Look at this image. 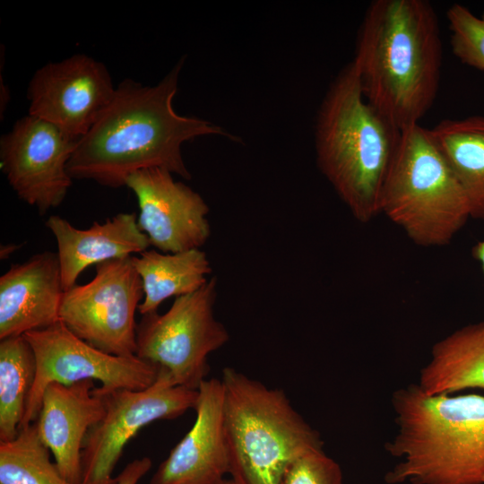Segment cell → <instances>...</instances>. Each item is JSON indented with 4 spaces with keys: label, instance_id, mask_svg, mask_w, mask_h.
<instances>
[{
    "label": "cell",
    "instance_id": "cell-15",
    "mask_svg": "<svg viewBox=\"0 0 484 484\" xmlns=\"http://www.w3.org/2000/svg\"><path fill=\"white\" fill-rule=\"evenodd\" d=\"M105 400L94 381L52 383L44 391L35 421L39 436L63 476L82 484V451L89 429L104 415Z\"/></svg>",
    "mask_w": 484,
    "mask_h": 484
},
{
    "label": "cell",
    "instance_id": "cell-25",
    "mask_svg": "<svg viewBox=\"0 0 484 484\" xmlns=\"http://www.w3.org/2000/svg\"><path fill=\"white\" fill-rule=\"evenodd\" d=\"M151 460L149 457L137 458L130 462L116 476L117 484H138L142 478L151 470Z\"/></svg>",
    "mask_w": 484,
    "mask_h": 484
},
{
    "label": "cell",
    "instance_id": "cell-6",
    "mask_svg": "<svg viewBox=\"0 0 484 484\" xmlns=\"http://www.w3.org/2000/svg\"><path fill=\"white\" fill-rule=\"evenodd\" d=\"M379 212L416 245L449 244L471 218L467 197L430 130H402L379 199Z\"/></svg>",
    "mask_w": 484,
    "mask_h": 484
},
{
    "label": "cell",
    "instance_id": "cell-14",
    "mask_svg": "<svg viewBox=\"0 0 484 484\" xmlns=\"http://www.w3.org/2000/svg\"><path fill=\"white\" fill-rule=\"evenodd\" d=\"M195 420L190 430L160 464L150 484H225L229 460L223 424L221 379L199 386Z\"/></svg>",
    "mask_w": 484,
    "mask_h": 484
},
{
    "label": "cell",
    "instance_id": "cell-17",
    "mask_svg": "<svg viewBox=\"0 0 484 484\" xmlns=\"http://www.w3.org/2000/svg\"><path fill=\"white\" fill-rule=\"evenodd\" d=\"M46 226L56 240L65 290L76 284L88 266L140 255L151 246L132 212L117 213L104 223L95 221L87 229H79L57 215L49 216Z\"/></svg>",
    "mask_w": 484,
    "mask_h": 484
},
{
    "label": "cell",
    "instance_id": "cell-9",
    "mask_svg": "<svg viewBox=\"0 0 484 484\" xmlns=\"http://www.w3.org/2000/svg\"><path fill=\"white\" fill-rule=\"evenodd\" d=\"M103 417L88 431L82 451V484H117L115 467L125 446L145 426L173 419L194 409L198 390L177 385L160 369L142 390H106Z\"/></svg>",
    "mask_w": 484,
    "mask_h": 484
},
{
    "label": "cell",
    "instance_id": "cell-8",
    "mask_svg": "<svg viewBox=\"0 0 484 484\" xmlns=\"http://www.w3.org/2000/svg\"><path fill=\"white\" fill-rule=\"evenodd\" d=\"M144 297L133 255L96 264L93 279L65 290L60 322L75 336L106 353L136 354L135 312Z\"/></svg>",
    "mask_w": 484,
    "mask_h": 484
},
{
    "label": "cell",
    "instance_id": "cell-27",
    "mask_svg": "<svg viewBox=\"0 0 484 484\" xmlns=\"http://www.w3.org/2000/svg\"><path fill=\"white\" fill-rule=\"evenodd\" d=\"M225 484H235L234 481L230 479L225 482Z\"/></svg>",
    "mask_w": 484,
    "mask_h": 484
},
{
    "label": "cell",
    "instance_id": "cell-21",
    "mask_svg": "<svg viewBox=\"0 0 484 484\" xmlns=\"http://www.w3.org/2000/svg\"><path fill=\"white\" fill-rule=\"evenodd\" d=\"M36 370L33 349L23 335L0 340V442L18 436Z\"/></svg>",
    "mask_w": 484,
    "mask_h": 484
},
{
    "label": "cell",
    "instance_id": "cell-13",
    "mask_svg": "<svg viewBox=\"0 0 484 484\" xmlns=\"http://www.w3.org/2000/svg\"><path fill=\"white\" fill-rule=\"evenodd\" d=\"M173 174L151 168L131 174L125 186L135 194L140 229L151 246L163 253L200 248L211 230L209 207L191 187L176 181Z\"/></svg>",
    "mask_w": 484,
    "mask_h": 484
},
{
    "label": "cell",
    "instance_id": "cell-16",
    "mask_svg": "<svg viewBox=\"0 0 484 484\" xmlns=\"http://www.w3.org/2000/svg\"><path fill=\"white\" fill-rule=\"evenodd\" d=\"M64 292L56 253L46 251L11 265L0 277V340L60 322Z\"/></svg>",
    "mask_w": 484,
    "mask_h": 484
},
{
    "label": "cell",
    "instance_id": "cell-22",
    "mask_svg": "<svg viewBox=\"0 0 484 484\" xmlns=\"http://www.w3.org/2000/svg\"><path fill=\"white\" fill-rule=\"evenodd\" d=\"M0 484H73L50 459L36 423L22 427L18 436L0 442Z\"/></svg>",
    "mask_w": 484,
    "mask_h": 484
},
{
    "label": "cell",
    "instance_id": "cell-19",
    "mask_svg": "<svg viewBox=\"0 0 484 484\" xmlns=\"http://www.w3.org/2000/svg\"><path fill=\"white\" fill-rule=\"evenodd\" d=\"M133 264L143 281L144 297L138 307L142 315L156 312L170 297L196 291L212 272L207 255L199 248L166 254L146 250L133 256Z\"/></svg>",
    "mask_w": 484,
    "mask_h": 484
},
{
    "label": "cell",
    "instance_id": "cell-26",
    "mask_svg": "<svg viewBox=\"0 0 484 484\" xmlns=\"http://www.w3.org/2000/svg\"><path fill=\"white\" fill-rule=\"evenodd\" d=\"M471 255L480 263L484 274V238L473 246Z\"/></svg>",
    "mask_w": 484,
    "mask_h": 484
},
{
    "label": "cell",
    "instance_id": "cell-18",
    "mask_svg": "<svg viewBox=\"0 0 484 484\" xmlns=\"http://www.w3.org/2000/svg\"><path fill=\"white\" fill-rule=\"evenodd\" d=\"M418 385L429 395L484 391V321L457 329L436 341L419 372Z\"/></svg>",
    "mask_w": 484,
    "mask_h": 484
},
{
    "label": "cell",
    "instance_id": "cell-2",
    "mask_svg": "<svg viewBox=\"0 0 484 484\" xmlns=\"http://www.w3.org/2000/svg\"><path fill=\"white\" fill-rule=\"evenodd\" d=\"M439 25L427 0H375L360 23L351 62L362 92L400 130L419 124L436 99Z\"/></svg>",
    "mask_w": 484,
    "mask_h": 484
},
{
    "label": "cell",
    "instance_id": "cell-3",
    "mask_svg": "<svg viewBox=\"0 0 484 484\" xmlns=\"http://www.w3.org/2000/svg\"><path fill=\"white\" fill-rule=\"evenodd\" d=\"M391 403L397 431L385 447L399 462L387 484H484L483 395H429L411 384Z\"/></svg>",
    "mask_w": 484,
    "mask_h": 484
},
{
    "label": "cell",
    "instance_id": "cell-24",
    "mask_svg": "<svg viewBox=\"0 0 484 484\" xmlns=\"http://www.w3.org/2000/svg\"><path fill=\"white\" fill-rule=\"evenodd\" d=\"M281 484H342V471L324 450L313 451L290 466Z\"/></svg>",
    "mask_w": 484,
    "mask_h": 484
},
{
    "label": "cell",
    "instance_id": "cell-11",
    "mask_svg": "<svg viewBox=\"0 0 484 484\" xmlns=\"http://www.w3.org/2000/svg\"><path fill=\"white\" fill-rule=\"evenodd\" d=\"M77 143L54 125L30 114L1 137V169L17 196L39 214L65 200L73 182L67 165Z\"/></svg>",
    "mask_w": 484,
    "mask_h": 484
},
{
    "label": "cell",
    "instance_id": "cell-12",
    "mask_svg": "<svg viewBox=\"0 0 484 484\" xmlns=\"http://www.w3.org/2000/svg\"><path fill=\"white\" fill-rule=\"evenodd\" d=\"M116 87L106 65L85 54L49 62L28 87L29 114L79 140L113 98Z\"/></svg>",
    "mask_w": 484,
    "mask_h": 484
},
{
    "label": "cell",
    "instance_id": "cell-1",
    "mask_svg": "<svg viewBox=\"0 0 484 484\" xmlns=\"http://www.w3.org/2000/svg\"><path fill=\"white\" fill-rule=\"evenodd\" d=\"M185 59L156 85L125 79L91 129L78 140L68 162L73 179H88L118 188L133 173L160 168L191 179L182 157L184 143L199 136L235 137L220 126L177 114L173 99Z\"/></svg>",
    "mask_w": 484,
    "mask_h": 484
},
{
    "label": "cell",
    "instance_id": "cell-5",
    "mask_svg": "<svg viewBox=\"0 0 484 484\" xmlns=\"http://www.w3.org/2000/svg\"><path fill=\"white\" fill-rule=\"evenodd\" d=\"M223 424L235 484H281L298 459L323 450L324 442L285 393L232 367L220 378Z\"/></svg>",
    "mask_w": 484,
    "mask_h": 484
},
{
    "label": "cell",
    "instance_id": "cell-23",
    "mask_svg": "<svg viewBox=\"0 0 484 484\" xmlns=\"http://www.w3.org/2000/svg\"><path fill=\"white\" fill-rule=\"evenodd\" d=\"M454 55L464 65L484 71V12L475 15L461 4L446 12Z\"/></svg>",
    "mask_w": 484,
    "mask_h": 484
},
{
    "label": "cell",
    "instance_id": "cell-10",
    "mask_svg": "<svg viewBox=\"0 0 484 484\" xmlns=\"http://www.w3.org/2000/svg\"><path fill=\"white\" fill-rule=\"evenodd\" d=\"M23 336L33 349L37 370L21 428L37 420L49 384L69 385L97 380L106 390H142L151 386L160 371V367L137 356L121 357L99 350L75 336L61 322Z\"/></svg>",
    "mask_w": 484,
    "mask_h": 484
},
{
    "label": "cell",
    "instance_id": "cell-4",
    "mask_svg": "<svg viewBox=\"0 0 484 484\" xmlns=\"http://www.w3.org/2000/svg\"><path fill=\"white\" fill-rule=\"evenodd\" d=\"M316 162L353 217L377 216L383 183L402 130L365 98L352 62L331 83L315 131Z\"/></svg>",
    "mask_w": 484,
    "mask_h": 484
},
{
    "label": "cell",
    "instance_id": "cell-20",
    "mask_svg": "<svg viewBox=\"0 0 484 484\" xmlns=\"http://www.w3.org/2000/svg\"><path fill=\"white\" fill-rule=\"evenodd\" d=\"M429 130L464 191L471 218L484 221V117L443 119Z\"/></svg>",
    "mask_w": 484,
    "mask_h": 484
},
{
    "label": "cell",
    "instance_id": "cell-7",
    "mask_svg": "<svg viewBox=\"0 0 484 484\" xmlns=\"http://www.w3.org/2000/svg\"><path fill=\"white\" fill-rule=\"evenodd\" d=\"M217 280L175 298L170 308L142 315L136 327L138 358L160 367L177 385L197 390L209 372L208 356L229 335L214 316Z\"/></svg>",
    "mask_w": 484,
    "mask_h": 484
}]
</instances>
